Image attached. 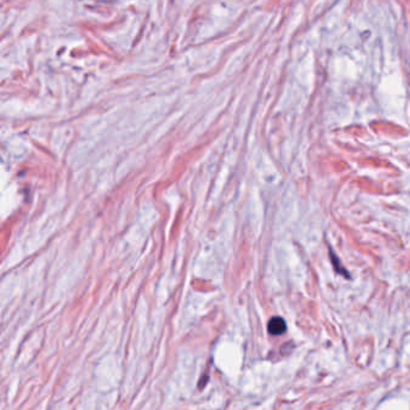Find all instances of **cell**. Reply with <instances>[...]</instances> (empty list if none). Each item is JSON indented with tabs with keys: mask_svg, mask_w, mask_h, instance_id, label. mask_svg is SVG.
Masks as SVG:
<instances>
[{
	"mask_svg": "<svg viewBox=\"0 0 410 410\" xmlns=\"http://www.w3.org/2000/svg\"><path fill=\"white\" fill-rule=\"evenodd\" d=\"M267 330L269 332V334H272V336H282V334L285 333L286 331L285 320L280 318V316H273V318L268 321Z\"/></svg>",
	"mask_w": 410,
	"mask_h": 410,
	"instance_id": "cell-1",
	"label": "cell"
}]
</instances>
